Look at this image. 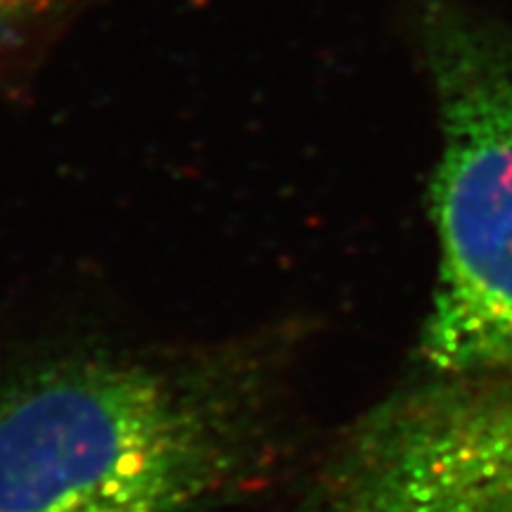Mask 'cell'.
<instances>
[{
    "mask_svg": "<svg viewBox=\"0 0 512 512\" xmlns=\"http://www.w3.org/2000/svg\"><path fill=\"white\" fill-rule=\"evenodd\" d=\"M425 55L439 266L420 356L437 375H512V38L437 10Z\"/></svg>",
    "mask_w": 512,
    "mask_h": 512,
    "instance_id": "7a4b0ae2",
    "label": "cell"
},
{
    "mask_svg": "<svg viewBox=\"0 0 512 512\" xmlns=\"http://www.w3.org/2000/svg\"><path fill=\"white\" fill-rule=\"evenodd\" d=\"M53 3L55 0H0V36L34 22Z\"/></svg>",
    "mask_w": 512,
    "mask_h": 512,
    "instance_id": "277c9868",
    "label": "cell"
},
{
    "mask_svg": "<svg viewBox=\"0 0 512 512\" xmlns=\"http://www.w3.org/2000/svg\"><path fill=\"white\" fill-rule=\"evenodd\" d=\"M299 512H512V375H437L363 413Z\"/></svg>",
    "mask_w": 512,
    "mask_h": 512,
    "instance_id": "3957f363",
    "label": "cell"
},
{
    "mask_svg": "<svg viewBox=\"0 0 512 512\" xmlns=\"http://www.w3.org/2000/svg\"><path fill=\"white\" fill-rule=\"evenodd\" d=\"M294 337L76 349L0 375V512H207L283 463Z\"/></svg>",
    "mask_w": 512,
    "mask_h": 512,
    "instance_id": "6da1fadb",
    "label": "cell"
}]
</instances>
